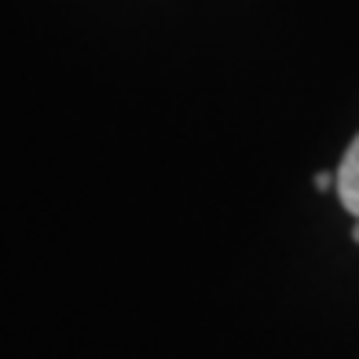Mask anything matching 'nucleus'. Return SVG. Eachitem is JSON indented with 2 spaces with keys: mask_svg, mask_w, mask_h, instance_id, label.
<instances>
[{
  "mask_svg": "<svg viewBox=\"0 0 359 359\" xmlns=\"http://www.w3.org/2000/svg\"><path fill=\"white\" fill-rule=\"evenodd\" d=\"M334 194L341 209L352 217V238L359 242V133L352 136V143L345 147L337 169H334Z\"/></svg>",
  "mask_w": 359,
  "mask_h": 359,
  "instance_id": "obj_1",
  "label": "nucleus"
}]
</instances>
